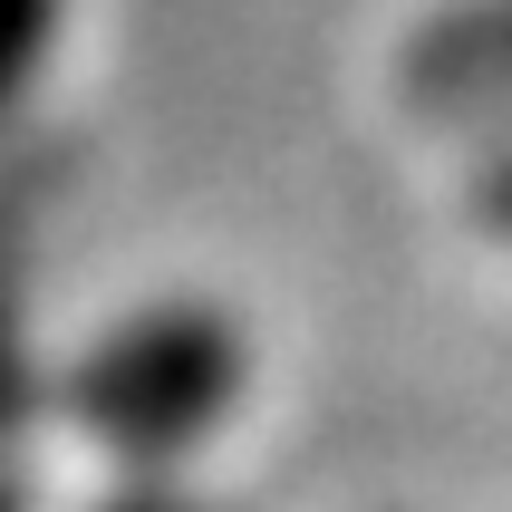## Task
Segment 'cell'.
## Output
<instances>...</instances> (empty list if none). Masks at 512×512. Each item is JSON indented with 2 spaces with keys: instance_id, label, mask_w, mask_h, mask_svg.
<instances>
[{
  "instance_id": "obj_3",
  "label": "cell",
  "mask_w": 512,
  "mask_h": 512,
  "mask_svg": "<svg viewBox=\"0 0 512 512\" xmlns=\"http://www.w3.org/2000/svg\"><path fill=\"white\" fill-rule=\"evenodd\" d=\"M39 39H49V0H0V87L29 78Z\"/></svg>"
},
{
  "instance_id": "obj_1",
  "label": "cell",
  "mask_w": 512,
  "mask_h": 512,
  "mask_svg": "<svg viewBox=\"0 0 512 512\" xmlns=\"http://www.w3.org/2000/svg\"><path fill=\"white\" fill-rule=\"evenodd\" d=\"M232 387H242V339L213 310H165L145 329H126L87 368L78 406L116 445H184V435H203L232 406Z\"/></svg>"
},
{
  "instance_id": "obj_4",
  "label": "cell",
  "mask_w": 512,
  "mask_h": 512,
  "mask_svg": "<svg viewBox=\"0 0 512 512\" xmlns=\"http://www.w3.org/2000/svg\"><path fill=\"white\" fill-rule=\"evenodd\" d=\"M464 203H474V223H484L493 242H512V155H493V165L474 174V194H464Z\"/></svg>"
},
{
  "instance_id": "obj_2",
  "label": "cell",
  "mask_w": 512,
  "mask_h": 512,
  "mask_svg": "<svg viewBox=\"0 0 512 512\" xmlns=\"http://www.w3.org/2000/svg\"><path fill=\"white\" fill-rule=\"evenodd\" d=\"M406 97L435 126H512V0H455L406 39Z\"/></svg>"
}]
</instances>
